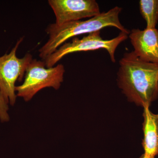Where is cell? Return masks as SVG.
Returning a JSON list of instances; mask_svg holds the SVG:
<instances>
[{
	"mask_svg": "<svg viewBox=\"0 0 158 158\" xmlns=\"http://www.w3.org/2000/svg\"><path fill=\"white\" fill-rule=\"evenodd\" d=\"M155 157L152 156H150L149 155L146 154L144 153L141 155V156L139 158H155Z\"/></svg>",
	"mask_w": 158,
	"mask_h": 158,
	"instance_id": "obj_11",
	"label": "cell"
},
{
	"mask_svg": "<svg viewBox=\"0 0 158 158\" xmlns=\"http://www.w3.org/2000/svg\"><path fill=\"white\" fill-rule=\"evenodd\" d=\"M128 37L137 56L145 62L158 64L157 29H132Z\"/></svg>",
	"mask_w": 158,
	"mask_h": 158,
	"instance_id": "obj_7",
	"label": "cell"
},
{
	"mask_svg": "<svg viewBox=\"0 0 158 158\" xmlns=\"http://www.w3.org/2000/svg\"><path fill=\"white\" fill-rule=\"evenodd\" d=\"M140 13L146 23V29H154L158 22V0H140Z\"/></svg>",
	"mask_w": 158,
	"mask_h": 158,
	"instance_id": "obj_9",
	"label": "cell"
},
{
	"mask_svg": "<svg viewBox=\"0 0 158 158\" xmlns=\"http://www.w3.org/2000/svg\"><path fill=\"white\" fill-rule=\"evenodd\" d=\"M149 107H144L142 145L144 153L155 157L158 154V114L152 113Z\"/></svg>",
	"mask_w": 158,
	"mask_h": 158,
	"instance_id": "obj_8",
	"label": "cell"
},
{
	"mask_svg": "<svg viewBox=\"0 0 158 158\" xmlns=\"http://www.w3.org/2000/svg\"><path fill=\"white\" fill-rule=\"evenodd\" d=\"M9 102L0 90V120L2 122H8L10 120L8 111Z\"/></svg>",
	"mask_w": 158,
	"mask_h": 158,
	"instance_id": "obj_10",
	"label": "cell"
},
{
	"mask_svg": "<svg viewBox=\"0 0 158 158\" xmlns=\"http://www.w3.org/2000/svg\"><path fill=\"white\" fill-rule=\"evenodd\" d=\"M122 9L115 6L106 12L87 20L71 22L61 25L51 24L46 29L49 36L46 43L39 50V56L44 60L68 40L81 34L100 31L107 27H114L121 32L129 34L119 20V15Z\"/></svg>",
	"mask_w": 158,
	"mask_h": 158,
	"instance_id": "obj_2",
	"label": "cell"
},
{
	"mask_svg": "<svg viewBox=\"0 0 158 158\" xmlns=\"http://www.w3.org/2000/svg\"><path fill=\"white\" fill-rule=\"evenodd\" d=\"M57 25L94 17L100 14L95 0H49Z\"/></svg>",
	"mask_w": 158,
	"mask_h": 158,
	"instance_id": "obj_6",
	"label": "cell"
},
{
	"mask_svg": "<svg viewBox=\"0 0 158 158\" xmlns=\"http://www.w3.org/2000/svg\"><path fill=\"white\" fill-rule=\"evenodd\" d=\"M65 72L62 64L47 68L44 61L33 59L26 69L23 83L15 87L16 95L29 102L44 88L58 90L63 81Z\"/></svg>",
	"mask_w": 158,
	"mask_h": 158,
	"instance_id": "obj_3",
	"label": "cell"
},
{
	"mask_svg": "<svg viewBox=\"0 0 158 158\" xmlns=\"http://www.w3.org/2000/svg\"><path fill=\"white\" fill-rule=\"evenodd\" d=\"M117 81L129 101L149 107L158 97V64L143 61L133 51L125 53L119 61Z\"/></svg>",
	"mask_w": 158,
	"mask_h": 158,
	"instance_id": "obj_1",
	"label": "cell"
},
{
	"mask_svg": "<svg viewBox=\"0 0 158 158\" xmlns=\"http://www.w3.org/2000/svg\"><path fill=\"white\" fill-rule=\"evenodd\" d=\"M128 35L121 32L118 36L113 39L104 40L101 36L100 31H98L90 33L81 39L74 37L71 42L63 44L43 61L47 68H51L55 66L61 59L69 54L104 49L107 51L112 62H115L116 48L121 43L127 39Z\"/></svg>",
	"mask_w": 158,
	"mask_h": 158,
	"instance_id": "obj_4",
	"label": "cell"
},
{
	"mask_svg": "<svg viewBox=\"0 0 158 158\" xmlns=\"http://www.w3.org/2000/svg\"><path fill=\"white\" fill-rule=\"evenodd\" d=\"M23 40V37L18 40L9 54L0 57V90L11 106L15 104L17 98L15 83L23 81L26 69L33 59L30 53L22 58L16 56L18 48Z\"/></svg>",
	"mask_w": 158,
	"mask_h": 158,
	"instance_id": "obj_5",
	"label": "cell"
}]
</instances>
